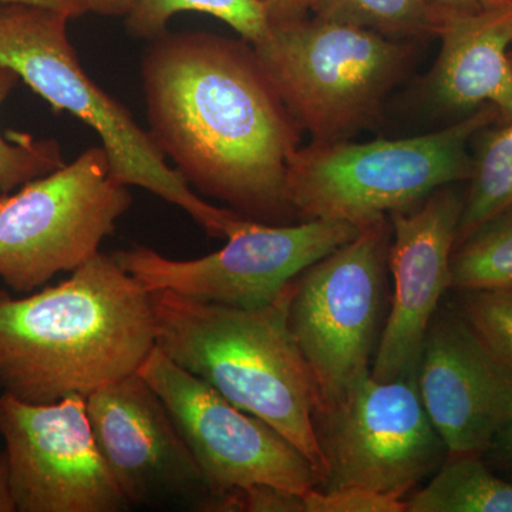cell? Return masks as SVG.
<instances>
[{"label":"cell","mask_w":512,"mask_h":512,"mask_svg":"<svg viewBox=\"0 0 512 512\" xmlns=\"http://www.w3.org/2000/svg\"><path fill=\"white\" fill-rule=\"evenodd\" d=\"M148 133L200 194L265 224L296 218L288 168L301 128L247 40L164 33L141 62Z\"/></svg>","instance_id":"cell-1"},{"label":"cell","mask_w":512,"mask_h":512,"mask_svg":"<svg viewBox=\"0 0 512 512\" xmlns=\"http://www.w3.org/2000/svg\"><path fill=\"white\" fill-rule=\"evenodd\" d=\"M156 346L153 293L114 255L26 298L0 292V386L23 402L89 397L137 373Z\"/></svg>","instance_id":"cell-2"},{"label":"cell","mask_w":512,"mask_h":512,"mask_svg":"<svg viewBox=\"0 0 512 512\" xmlns=\"http://www.w3.org/2000/svg\"><path fill=\"white\" fill-rule=\"evenodd\" d=\"M292 291L293 282L274 302L255 309L151 292L157 346L238 409L271 424L325 480L315 426L323 400L289 328Z\"/></svg>","instance_id":"cell-3"},{"label":"cell","mask_w":512,"mask_h":512,"mask_svg":"<svg viewBox=\"0 0 512 512\" xmlns=\"http://www.w3.org/2000/svg\"><path fill=\"white\" fill-rule=\"evenodd\" d=\"M70 19L43 6L0 5V67L18 74L53 109L93 128L120 183L153 192L187 212L211 237L227 238L241 215L198 197L127 107L93 82L70 42Z\"/></svg>","instance_id":"cell-4"},{"label":"cell","mask_w":512,"mask_h":512,"mask_svg":"<svg viewBox=\"0 0 512 512\" xmlns=\"http://www.w3.org/2000/svg\"><path fill=\"white\" fill-rule=\"evenodd\" d=\"M500 113L490 104L423 136L311 143L288 168V197L303 221L348 222L362 229L419 204L440 188L470 180V141Z\"/></svg>","instance_id":"cell-5"},{"label":"cell","mask_w":512,"mask_h":512,"mask_svg":"<svg viewBox=\"0 0 512 512\" xmlns=\"http://www.w3.org/2000/svg\"><path fill=\"white\" fill-rule=\"evenodd\" d=\"M252 46L312 143L349 140L375 121L410 60L409 42L316 16L272 25Z\"/></svg>","instance_id":"cell-6"},{"label":"cell","mask_w":512,"mask_h":512,"mask_svg":"<svg viewBox=\"0 0 512 512\" xmlns=\"http://www.w3.org/2000/svg\"><path fill=\"white\" fill-rule=\"evenodd\" d=\"M131 201L103 146L0 195V279L28 293L76 271L99 254Z\"/></svg>","instance_id":"cell-7"},{"label":"cell","mask_w":512,"mask_h":512,"mask_svg":"<svg viewBox=\"0 0 512 512\" xmlns=\"http://www.w3.org/2000/svg\"><path fill=\"white\" fill-rule=\"evenodd\" d=\"M315 426L325 460L318 490L355 487L403 500L447 460L416 373L379 380L367 370L316 413Z\"/></svg>","instance_id":"cell-8"},{"label":"cell","mask_w":512,"mask_h":512,"mask_svg":"<svg viewBox=\"0 0 512 512\" xmlns=\"http://www.w3.org/2000/svg\"><path fill=\"white\" fill-rule=\"evenodd\" d=\"M390 239L389 218L367 225L293 281L289 328L322 407L370 370Z\"/></svg>","instance_id":"cell-9"},{"label":"cell","mask_w":512,"mask_h":512,"mask_svg":"<svg viewBox=\"0 0 512 512\" xmlns=\"http://www.w3.org/2000/svg\"><path fill=\"white\" fill-rule=\"evenodd\" d=\"M359 231L340 221L275 225L245 218L220 251L202 258L177 261L147 247L113 255L147 291H171L197 301L255 309L274 302L308 266Z\"/></svg>","instance_id":"cell-10"},{"label":"cell","mask_w":512,"mask_h":512,"mask_svg":"<svg viewBox=\"0 0 512 512\" xmlns=\"http://www.w3.org/2000/svg\"><path fill=\"white\" fill-rule=\"evenodd\" d=\"M138 375L161 397L217 497L252 485L306 494L322 474L271 424L238 409L210 384L175 365L154 348Z\"/></svg>","instance_id":"cell-11"},{"label":"cell","mask_w":512,"mask_h":512,"mask_svg":"<svg viewBox=\"0 0 512 512\" xmlns=\"http://www.w3.org/2000/svg\"><path fill=\"white\" fill-rule=\"evenodd\" d=\"M16 512H119L130 504L104 463L87 416V397L23 402L0 396Z\"/></svg>","instance_id":"cell-12"},{"label":"cell","mask_w":512,"mask_h":512,"mask_svg":"<svg viewBox=\"0 0 512 512\" xmlns=\"http://www.w3.org/2000/svg\"><path fill=\"white\" fill-rule=\"evenodd\" d=\"M87 416L128 504L215 512L217 497L173 416L138 372L90 394Z\"/></svg>","instance_id":"cell-13"},{"label":"cell","mask_w":512,"mask_h":512,"mask_svg":"<svg viewBox=\"0 0 512 512\" xmlns=\"http://www.w3.org/2000/svg\"><path fill=\"white\" fill-rule=\"evenodd\" d=\"M464 198L453 185L419 204L389 215L392 225L387 265L393 278L392 308L373 362L379 380L414 375L441 298L451 288Z\"/></svg>","instance_id":"cell-14"},{"label":"cell","mask_w":512,"mask_h":512,"mask_svg":"<svg viewBox=\"0 0 512 512\" xmlns=\"http://www.w3.org/2000/svg\"><path fill=\"white\" fill-rule=\"evenodd\" d=\"M416 379L447 458L483 457L512 421V370L461 313H436Z\"/></svg>","instance_id":"cell-15"},{"label":"cell","mask_w":512,"mask_h":512,"mask_svg":"<svg viewBox=\"0 0 512 512\" xmlns=\"http://www.w3.org/2000/svg\"><path fill=\"white\" fill-rule=\"evenodd\" d=\"M436 36L440 53L429 76L431 99L441 109L473 113L494 106L512 121V0L495 8L440 5Z\"/></svg>","instance_id":"cell-16"},{"label":"cell","mask_w":512,"mask_h":512,"mask_svg":"<svg viewBox=\"0 0 512 512\" xmlns=\"http://www.w3.org/2000/svg\"><path fill=\"white\" fill-rule=\"evenodd\" d=\"M407 512H512V484L494 476L481 457L447 458Z\"/></svg>","instance_id":"cell-17"},{"label":"cell","mask_w":512,"mask_h":512,"mask_svg":"<svg viewBox=\"0 0 512 512\" xmlns=\"http://www.w3.org/2000/svg\"><path fill=\"white\" fill-rule=\"evenodd\" d=\"M470 181L456 247L512 205V121L484 134Z\"/></svg>","instance_id":"cell-18"},{"label":"cell","mask_w":512,"mask_h":512,"mask_svg":"<svg viewBox=\"0 0 512 512\" xmlns=\"http://www.w3.org/2000/svg\"><path fill=\"white\" fill-rule=\"evenodd\" d=\"M183 12L214 16L251 45H258L271 32V22L259 0H133L126 28L131 36L151 42L167 33L170 20Z\"/></svg>","instance_id":"cell-19"},{"label":"cell","mask_w":512,"mask_h":512,"mask_svg":"<svg viewBox=\"0 0 512 512\" xmlns=\"http://www.w3.org/2000/svg\"><path fill=\"white\" fill-rule=\"evenodd\" d=\"M437 0H312L316 18L409 42L436 36Z\"/></svg>","instance_id":"cell-20"},{"label":"cell","mask_w":512,"mask_h":512,"mask_svg":"<svg viewBox=\"0 0 512 512\" xmlns=\"http://www.w3.org/2000/svg\"><path fill=\"white\" fill-rule=\"evenodd\" d=\"M512 286V205L458 245L451 259V289L481 291Z\"/></svg>","instance_id":"cell-21"},{"label":"cell","mask_w":512,"mask_h":512,"mask_svg":"<svg viewBox=\"0 0 512 512\" xmlns=\"http://www.w3.org/2000/svg\"><path fill=\"white\" fill-rule=\"evenodd\" d=\"M19 82L18 74L0 67V110ZM62 165V148L53 138L0 131V195L9 194Z\"/></svg>","instance_id":"cell-22"},{"label":"cell","mask_w":512,"mask_h":512,"mask_svg":"<svg viewBox=\"0 0 512 512\" xmlns=\"http://www.w3.org/2000/svg\"><path fill=\"white\" fill-rule=\"evenodd\" d=\"M461 315L508 369L512 370V292L481 289L464 296Z\"/></svg>","instance_id":"cell-23"},{"label":"cell","mask_w":512,"mask_h":512,"mask_svg":"<svg viewBox=\"0 0 512 512\" xmlns=\"http://www.w3.org/2000/svg\"><path fill=\"white\" fill-rule=\"evenodd\" d=\"M306 512H407L406 501L363 488L312 490L305 494Z\"/></svg>","instance_id":"cell-24"},{"label":"cell","mask_w":512,"mask_h":512,"mask_svg":"<svg viewBox=\"0 0 512 512\" xmlns=\"http://www.w3.org/2000/svg\"><path fill=\"white\" fill-rule=\"evenodd\" d=\"M271 25L295 22L311 12L312 0H259Z\"/></svg>","instance_id":"cell-25"},{"label":"cell","mask_w":512,"mask_h":512,"mask_svg":"<svg viewBox=\"0 0 512 512\" xmlns=\"http://www.w3.org/2000/svg\"><path fill=\"white\" fill-rule=\"evenodd\" d=\"M84 12L109 18H126L133 0H77Z\"/></svg>","instance_id":"cell-26"},{"label":"cell","mask_w":512,"mask_h":512,"mask_svg":"<svg viewBox=\"0 0 512 512\" xmlns=\"http://www.w3.org/2000/svg\"><path fill=\"white\" fill-rule=\"evenodd\" d=\"M8 3H25V5L43 6V8H50L60 10V12L67 13L72 19L80 18L86 15L82 5L77 0H0V5H8Z\"/></svg>","instance_id":"cell-27"},{"label":"cell","mask_w":512,"mask_h":512,"mask_svg":"<svg viewBox=\"0 0 512 512\" xmlns=\"http://www.w3.org/2000/svg\"><path fill=\"white\" fill-rule=\"evenodd\" d=\"M0 512H16L10 490L8 458L5 453H0Z\"/></svg>","instance_id":"cell-28"},{"label":"cell","mask_w":512,"mask_h":512,"mask_svg":"<svg viewBox=\"0 0 512 512\" xmlns=\"http://www.w3.org/2000/svg\"><path fill=\"white\" fill-rule=\"evenodd\" d=\"M508 0H437L439 5L456 9H484L504 5Z\"/></svg>","instance_id":"cell-29"},{"label":"cell","mask_w":512,"mask_h":512,"mask_svg":"<svg viewBox=\"0 0 512 512\" xmlns=\"http://www.w3.org/2000/svg\"><path fill=\"white\" fill-rule=\"evenodd\" d=\"M498 443L503 450H505V454L512 460V421L501 430V433L498 434L497 439H495L494 444Z\"/></svg>","instance_id":"cell-30"},{"label":"cell","mask_w":512,"mask_h":512,"mask_svg":"<svg viewBox=\"0 0 512 512\" xmlns=\"http://www.w3.org/2000/svg\"><path fill=\"white\" fill-rule=\"evenodd\" d=\"M510 60H511V63H512V52H510Z\"/></svg>","instance_id":"cell-31"},{"label":"cell","mask_w":512,"mask_h":512,"mask_svg":"<svg viewBox=\"0 0 512 512\" xmlns=\"http://www.w3.org/2000/svg\"><path fill=\"white\" fill-rule=\"evenodd\" d=\"M504 289H510V291L512 292V286H510V288H504Z\"/></svg>","instance_id":"cell-32"}]
</instances>
